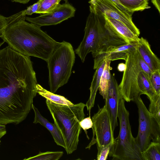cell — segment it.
<instances>
[{
    "label": "cell",
    "instance_id": "obj_35",
    "mask_svg": "<svg viewBox=\"0 0 160 160\" xmlns=\"http://www.w3.org/2000/svg\"><path fill=\"white\" fill-rule=\"evenodd\" d=\"M126 68L125 64L121 63L118 64V69L120 72H123L124 71Z\"/></svg>",
    "mask_w": 160,
    "mask_h": 160
},
{
    "label": "cell",
    "instance_id": "obj_19",
    "mask_svg": "<svg viewBox=\"0 0 160 160\" xmlns=\"http://www.w3.org/2000/svg\"><path fill=\"white\" fill-rule=\"evenodd\" d=\"M106 59V63L102 72L98 89L100 94L104 99L106 98L108 91L109 87L111 74L110 67L111 61L109 60Z\"/></svg>",
    "mask_w": 160,
    "mask_h": 160
},
{
    "label": "cell",
    "instance_id": "obj_18",
    "mask_svg": "<svg viewBox=\"0 0 160 160\" xmlns=\"http://www.w3.org/2000/svg\"><path fill=\"white\" fill-rule=\"evenodd\" d=\"M137 82L142 94L146 95L149 100L157 94L153 87L150 78L142 71L138 74Z\"/></svg>",
    "mask_w": 160,
    "mask_h": 160
},
{
    "label": "cell",
    "instance_id": "obj_10",
    "mask_svg": "<svg viewBox=\"0 0 160 160\" xmlns=\"http://www.w3.org/2000/svg\"><path fill=\"white\" fill-rule=\"evenodd\" d=\"M88 3L90 12L118 20L126 25L134 34L139 36L140 31L133 23L132 17L120 10L111 0H90Z\"/></svg>",
    "mask_w": 160,
    "mask_h": 160
},
{
    "label": "cell",
    "instance_id": "obj_9",
    "mask_svg": "<svg viewBox=\"0 0 160 160\" xmlns=\"http://www.w3.org/2000/svg\"><path fill=\"white\" fill-rule=\"evenodd\" d=\"M98 109L92 117V129L93 136L86 149H90L91 147L97 144V147H103L112 145L114 140L113 132L111 119L105 105L102 108L99 106Z\"/></svg>",
    "mask_w": 160,
    "mask_h": 160
},
{
    "label": "cell",
    "instance_id": "obj_14",
    "mask_svg": "<svg viewBox=\"0 0 160 160\" xmlns=\"http://www.w3.org/2000/svg\"><path fill=\"white\" fill-rule=\"evenodd\" d=\"M136 49L152 72L160 69V60L151 50L146 39L142 37L139 38Z\"/></svg>",
    "mask_w": 160,
    "mask_h": 160
},
{
    "label": "cell",
    "instance_id": "obj_32",
    "mask_svg": "<svg viewBox=\"0 0 160 160\" xmlns=\"http://www.w3.org/2000/svg\"><path fill=\"white\" fill-rule=\"evenodd\" d=\"M117 6L121 11L126 14L129 15L132 17L133 13L130 12L127 10L121 4L119 0H111Z\"/></svg>",
    "mask_w": 160,
    "mask_h": 160
},
{
    "label": "cell",
    "instance_id": "obj_16",
    "mask_svg": "<svg viewBox=\"0 0 160 160\" xmlns=\"http://www.w3.org/2000/svg\"><path fill=\"white\" fill-rule=\"evenodd\" d=\"M106 63L104 59L96 68L93 77L90 88V95L88 100L86 104L88 110L90 111L93 107L97 92L98 89L101 78Z\"/></svg>",
    "mask_w": 160,
    "mask_h": 160
},
{
    "label": "cell",
    "instance_id": "obj_25",
    "mask_svg": "<svg viewBox=\"0 0 160 160\" xmlns=\"http://www.w3.org/2000/svg\"><path fill=\"white\" fill-rule=\"evenodd\" d=\"M40 8L36 13L45 14L55 9L61 0H40Z\"/></svg>",
    "mask_w": 160,
    "mask_h": 160
},
{
    "label": "cell",
    "instance_id": "obj_2",
    "mask_svg": "<svg viewBox=\"0 0 160 160\" xmlns=\"http://www.w3.org/2000/svg\"><path fill=\"white\" fill-rule=\"evenodd\" d=\"M22 19L6 27L1 38L11 48L23 55L47 61L58 42L40 27Z\"/></svg>",
    "mask_w": 160,
    "mask_h": 160
},
{
    "label": "cell",
    "instance_id": "obj_24",
    "mask_svg": "<svg viewBox=\"0 0 160 160\" xmlns=\"http://www.w3.org/2000/svg\"><path fill=\"white\" fill-rule=\"evenodd\" d=\"M63 154V152L62 151L40 152L37 155L25 158L24 160H58L62 156Z\"/></svg>",
    "mask_w": 160,
    "mask_h": 160
},
{
    "label": "cell",
    "instance_id": "obj_29",
    "mask_svg": "<svg viewBox=\"0 0 160 160\" xmlns=\"http://www.w3.org/2000/svg\"><path fill=\"white\" fill-rule=\"evenodd\" d=\"M137 57L139 64L142 71L146 73L150 78V77L152 72L151 71L148 65L146 63V62L144 61V60L141 57L140 55L138 52L137 50Z\"/></svg>",
    "mask_w": 160,
    "mask_h": 160
},
{
    "label": "cell",
    "instance_id": "obj_3",
    "mask_svg": "<svg viewBox=\"0 0 160 160\" xmlns=\"http://www.w3.org/2000/svg\"><path fill=\"white\" fill-rule=\"evenodd\" d=\"M128 43L129 42L115 31L104 16L90 12L87 19L84 37L75 52L84 62L90 52L94 58L110 47Z\"/></svg>",
    "mask_w": 160,
    "mask_h": 160
},
{
    "label": "cell",
    "instance_id": "obj_11",
    "mask_svg": "<svg viewBox=\"0 0 160 160\" xmlns=\"http://www.w3.org/2000/svg\"><path fill=\"white\" fill-rule=\"evenodd\" d=\"M75 11V8L69 3H59L55 9L48 13L35 18L26 17L25 20L40 27L56 25L73 17Z\"/></svg>",
    "mask_w": 160,
    "mask_h": 160
},
{
    "label": "cell",
    "instance_id": "obj_23",
    "mask_svg": "<svg viewBox=\"0 0 160 160\" xmlns=\"http://www.w3.org/2000/svg\"><path fill=\"white\" fill-rule=\"evenodd\" d=\"M142 154L144 160H160V142L152 141Z\"/></svg>",
    "mask_w": 160,
    "mask_h": 160
},
{
    "label": "cell",
    "instance_id": "obj_36",
    "mask_svg": "<svg viewBox=\"0 0 160 160\" xmlns=\"http://www.w3.org/2000/svg\"><path fill=\"white\" fill-rule=\"evenodd\" d=\"M13 2H18L20 3L25 4L28 3L31 0H10Z\"/></svg>",
    "mask_w": 160,
    "mask_h": 160
},
{
    "label": "cell",
    "instance_id": "obj_4",
    "mask_svg": "<svg viewBox=\"0 0 160 160\" xmlns=\"http://www.w3.org/2000/svg\"><path fill=\"white\" fill-rule=\"evenodd\" d=\"M46 104L52 117L54 123L61 133L65 142L67 154L77 148L81 129L80 122L84 118L86 104L80 102L70 105L56 104L47 99Z\"/></svg>",
    "mask_w": 160,
    "mask_h": 160
},
{
    "label": "cell",
    "instance_id": "obj_33",
    "mask_svg": "<svg viewBox=\"0 0 160 160\" xmlns=\"http://www.w3.org/2000/svg\"><path fill=\"white\" fill-rule=\"evenodd\" d=\"M6 133L5 125L0 124V139Z\"/></svg>",
    "mask_w": 160,
    "mask_h": 160
},
{
    "label": "cell",
    "instance_id": "obj_21",
    "mask_svg": "<svg viewBox=\"0 0 160 160\" xmlns=\"http://www.w3.org/2000/svg\"><path fill=\"white\" fill-rule=\"evenodd\" d=\"M121 4L129 12L142 11L149 8L148 0H119Z\"/></svg>",
    "mask_w": 160,
    "mask_h": 160
},
{
    "label": "cell",
    "instance_id": "obj_12",
    "mask_svg": "<svg viewBox=\"0 0 160 160\" xmlns=\"http://www.w3.org/2000/svg\"><path fill=\"white\" fill-rule=\"evenodd\" d=\"M121 98L117 82L114 77L111 75L110 84L107 98L105 99V105L110 116L113 131L118 125V114Z\"/></svg>",
    "mask_w": 160,
    "mask_h": 160
},
{
    "label": "cell",
    "instance_id": "obj_26",
    "mask_svg": "<svg viewBox=\"0 0 160 160\" xmlns=\"http://www.w3.org/2000/svg\"><path fill=\"white\" fill-rule=\"evenodd\" d=\"M150 101L148 110L160 122V94H156Z\"/></svg>",
    "mask_w": 160,
    "mask_h": 160
},
{
    "label": "cell",
    "instance_id": "obj_39",
    "mask_svg": "<svg viewBox=\"0 0 160 160\" xmlns=\"http://www.w3.org/2000/svg\"><path fill=\"white\" fill-rule=\"evenodd\" d=\"M0 142H1V141H0Z\"/></svg>",
    "mask_w": 160,
    "mask_h": 160
},
{
    "label": "cell",
    "instance_id": "obj_8",
    "mask_svg": "<svg viewBox=\"0 0 160 160\" xmlns=\"http://www.w3.org/2000/svg\"><path fill=\"white\" fill-rule=\"evenodd\" d=\"M125 61L126 68L118 89L125 101H134L142 94L138 85V77L142 71L137 57L136 48L131 51L127 55Z\"/></svg>",
    "mask_w": 160,
    "mask_h": 160
},
{
    "label": "cell",
    "instance_id": "obj_15",
    "mask_svg": "<svg viewBox=\"0 0 160 160\" xmlns=\"http://www.w3.org/2000/svg\"><path fill=\"white\" fill-rule=\"evenodd\" d=\"M32 108L34 111L35 114L33 123L35 124L39 123L45 127L51 133L57 144L62 147L65 150L66 147L64 139L57 126L54 123L50 122L43 117L33 104Z\"/></svg>",
    "mask_w": 160,
    "mask_h": 160
},
{
    "label": "cell",
    "instance_id": "obj_22",
    "mask_svg": "<svg viewBox=\"0 0 160 160\" xmlns=\"http://www.w3.org/2000/svg\"><path fill=\"white\" fill-rule=\"evenodd\" d=\"M24 10L7 17L0 14V38L4 29L7 27L22 19H25Z\"/></svg>",
    "mask_w": 160,
    "mask_h": 160
},
{
    "label": "cell",
    "instance_id": "obj_7",
    "mask_svg": "<svg viewBox=\"0 0 160 160\" xmlns=\"http://www.w3.org/2000/svg\"><path fill=\"white\" fill-rule=\"evenodd\" d=\"M138 108L139 127L136 142L142 152L152 141L160 142V122L148 111L140 96L134 101Z\"/></svg>",
    "mask_w": 160,
    "mask_h": 160
},
{
    "label": "cell",
    "instance_id": "obj_37",
    "mask_svg": "<svg viewBox=\"0 0 160 160\" xmlns=\"http://www.w3.org/2000/svg\"><path fill=\"white\" fill-rule=\"evenodd\" d=\"M5 42L3 41H0V48L4 44Z\"/></svg>",
    "mask_w": 160,
    "mask_h": 160
},
{
    "label": "cell",
    "instance_id": "obj_28",
    "mask_svg": "<svg viewBox=\"0 0 160 160\" xmlns=\"http://www.w3.org/2000/svg\"><path fill=\"white\" fill-rule=\"evenodd\" d=\"M111 145L103 147H97L98 153L97 159L98 160H106L109 155Z\"/></svg>",
    "mask_w": 160,
    "mask_h": 160
},
{
    "label": "cell",
    "instance_id": "obj_38",
    "mask_svg": "<svg viewBox=\"0 0 160 160\" xmlns=\"http://www.w3.org/2000/svg\"><path fill=\"white\" fill-rule=\"evenodd\" d=\"M64 0L65 1V2H67L68 1V0Z\"/></svg>",
    "mask_w": 160,
    "mask_h": 160
},
{
    "label": "cell",
    "instance_id": "obj_5",
    "mask_svg": "<svg viewBox=\"0 0 160 160\" xmlns=\"http://www.w3.org/2000/svg\"><path fill=\"white\" fill-rule=\"evenodd\" d=\"M125 102L121 98L118 114L120 125L119 133L114 138L109 156L112 157L113 160H144L142 152L132 133L129 113L126 108Z\"/></svg>",
    "mask_w": 160,
    "mask_h": 160
},
{
    "label": "cell",
    "instance_id": "obj_6",
    "mask_svg": "<svg viewBox=\"0 0 160 160\" xmlns=\"http://www.w3.org/2000/svg\"><path fill=\"white\" fill-rule=\"evenodd\" d=\"M75 58L71 44L65 41L58 42L47 61L50 92L55 93L60 87L68 82Z\"/></svg>",
    "mask_w": 160,
    "mask_h": 160
},
{
    "label": "cell",
    "instance_id": "obj_34",
    "mask_svg": "<svg viewBox=\"0 0 160 160\" xmlns=\"http://www.w3.org/2000/svg\"><path fill=\"white\" fill-rule=\"evenodd\" d=\"M151 2L160 13V0H152Z\"/></svg>",
    "mask_w": 160,
    "mask_h": 160
},
{
    "label": "cell",
    "instance_id": "obj_20",
    "mask_svg": "<svg viewBox=\"0 0 160 160\" xmlns=\"http://www.w3.org/2000/svg\"><path fill=\"white\" fill-rule=\"evenodd\" d=\"M37 92L40 95L56 104L63 105H70L73 104L64 97L48 91L43 88L41 85H37Z\"/></svg>",
    "mask_w": 160,
    "mask_h": 160
},
{
    "label": "cell",
    "instance_id": "obj_17",
    "mask_svg": "<svg viewBox=\"0 0 160 160\" xmlns=\"http://www.w3.org/2000/svg\"><path fill=\"white\" fill-rule=\"evenodd\" d=\"M109 23L115 31L128 42H138L139 37L133 33L124 24L121 22L113 19L108 18L105 16Z\"/></svg>",
    "mask_w": 160,
    "mask_h": 160
},
{
    "label": "cell",
    "instance_id": "obj_27",
    "mask_svg": "<svg viewBox=\"0 0 160 160\" xmlns=\"http://www.w3.org/2000/svg\"><path fill=\"white\" fill-rule=\"evenodd\" d=\"M160 70L152 72L150 77V80L153 87L158 94H160Z\"/></svg>",
    "mask_w": 160,
    "mask_h": 160
},
{
    "label": "cell",
    "instance_id": "obj_13",
    "mask_svg": "<svg viewBox=\"0 0 160 160\" xmlns=\"http://www.w3.org/2000/svg\"><path fill=\"white\" fill-rule=\"evenodd\" d=\"M138 42H133L126 44L109 48L105 52H101L94 58L93 69H95L104 59L112 61L117 60H125L128 53L136 48Z\"/></svg>",
    "mask_w": 160,
    "mask_h": 160
},
{
    "label": "cell",
    "instance_id": "obj_30",
    "mask_svg": "<svg viewBox=\"0 0 160 160\" xmlns=\"http://www.w3.org/2000/svg\"><path fill=\"white\" fill-rule=\"evenodd\" d=\"M40 0L27 8L24 10V13L26 15H31L32 14L36 13L38 10L40 4Z\"/></svg>",
    "mask_w": 160,
    "mask_h": 160
},
{
    "label": "cell",
    "instance_id": "obj_31",
    "mask_svg": "<svg viewBox=\"0 0 160 160\" xmlns=\"http://www.w3.org/2000/svg\"><path fill=\"white\" fill-rule=\"evenodd\" d=\"M80 125L86 132L87 130L92 128L93 123L90 116L87 118H83L80 122Z\"/></svg>",
    "mask_w": 160,
    "mask_h": 160
},
{
    "label": "cell",
    "instance_id": "obj_1",
    "mask_svg": "<svg viewBox=\"0 0 160 160\" xmlns=\"http://www.w3.org/2000/svg\"><path fill=\"white\" fill-rule=\"evenodd\" d=\"M37 84L29 57L8 46L0 49V124L17 125L26 119Z\"/></svg>",
    "mask_w": 160,
    "mask_h": 160
}]
</instances>
